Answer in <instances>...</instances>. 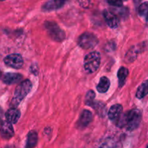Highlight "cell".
Returning a JSON list of instances; mask_svg holds the SVG:
<instances>
[{"label":"cell","instance_id":"cell-1","mask_svg":"<svg viewBox=\"0 0 148 148\" xmlns=\"http://www.w3.org/2000/svg\"><path fill=\"white\" fill-rule=\"evenodd\" d=\"M120 121V125H125L129 131H133L140 126L142 120V113L138 109H132L128 111Z\"/></svg>","mask_w":148,"mask_h":148},{"label":"cell","instance_id":"cell-2","mask_svg":"<svg viewBox=\"0 0 148 148\" xmlns=\"http://www.w3.org/2000/svg\"><path fill=\"white\" fill-rule=\"evenodd\" d=\"M32 89V82L29 79H25L20 83L16 88L14 97L11 101V106L13 108L18 106L22 101L27 96Z\"/></svg>","mask_w":148,"mask_h":148},{"label":"cell","instance_id":"cell-3","mask_svg":"<svg viewBox=\"0 0 148 148\" xmlns=\"http://www.w3.org/2000/svg\"><path fill=\"white\" fill-rule=\"evenodd\" d=\"M101 64V54L98 51H92L87 54L84 59V68L88 73L96 72Z\"/></svg>","mask_w":148,"mask_h":148},{"label":"cell","instance_id":"cell-4","mask_svg":"<svg viewBox=\"0 0 148 148\" xmlns=\"http://www.w3.org/2000/svg\"><path fill=\"white\" fill-rule=\"evenodd\" d=\"M44 27L51 38L56 41L61 42L64 40L66 37L65 32L53 21H46L44 23Z\"/></svg>","mask_w":148,"mask_h":148},{"label":"cell","instance_id":"cell-5","mask_svg":"<svg viewBox=\"0 0 148 148\" xmlns=\"http://www.w3.org/2000/svg\"><path fill=\"white\" fill-rule=\"evenodd\" d=\"M98 43V39L95 34L89 32L84 33L78 39V44L83 49H92Z\"/></svg>","mask_w":148,"mask_h":148},{"label":"cell","instance_id":"cell-6","mask_svg":"<svg viewBox=\"0 0 148 148\" xmlns=\"http://www.w3.org/2000/svg\"><path fill=\"white\" fill-rule=\"evenodd\" d=\"M4 64L10 67L19 69L23 66V59L18 53H12L6 56L4 59Z\"/></svg>","mask_w":148,"mask_h":148},{"label":"cell","instance_id":"cell-7","mask_svg":"<svg viewBox=\"0 0 148 148\" xmlns=\"http://www.w3.org/2000/svg\"><path fill=\"white\" fill-rule=\"evenodd\" d=\"M14 132L12 125L7 121H0V134L5 140H10L14 136Z\"/></svg>","mask_w":148,"mask_h":148},{"label":"cell","instance_id":"cell-8","mask_svg":"<svg viewBox=\"0 0 148 148\" xmlns=\"http://www.w3.org/2000/svg\"><path fill=\"white\" fill-rule=\"evenodd\" d=\"M103 17L108 26L111 28H116L119 25V18L116 14L110 10H105L103 11Z\"/></svg>","mask_w":148,"mask_h":148},{"label":"cell","instance_id":"cell-9","mask_svg":"<svg viewBox=\"0 0 148 148\" xmlns=\"http://www.w3.org/2000/svg\"><path fill=\"white\" fill-rule=\"evenodd\" d=\"M68 0H49L45 3L42 7V10L44 12H51L61 9L66 4Z\"/></svg>","mask_w":148,"mask_h":148},{"label":"cell","instance_id":"cell-10","mask_svg":"<svg viewBox=\"0 0 148 148\" xmlns=\"http://www.w3.org/2000/svg\"><path fill=\"white\" fill-rule=\"evenodd\" d=\"M92 114L91 113V111H90L89 110L85 109L81 113L80 116H79V119L78 120L77 125V127L79 129L85 128L92 121Z\"/></svg>","mask_w":148,"mask_h":148},{"label":"cell","instance_id":"cell-11","mask_svg":"<svg viewBox=\"0 0 148 148\" xmlns=\"http://www.w3.org/2000/svg\"><path fill=\"white\" fill-rule=\"evenodd\" d=\"M123 107L120 104H115L109 108L108 112V118L112 121H118L122 114Z\"/></svg>","mask_w":148,"mask_h":148},{"label":"cell","instance_id":"cell-12","mask_svg":"<svg viewBox=\"0 0 148 148\" xmlns=\"http://www.w3.org/2000/svg\"><path fill=\"white\" fill-rule=\"evenodd\" d=\"M23 79V76L18 73H6L2 78L4 83L7 85H13L20 82Z\"/></svg>","mask_w":148,"mask_h":148},{"label":"cell","instance_id":"cell-13","mask_svg":"<svg viewBox=\"0 0 148 148\" xmlns=\"http://www.w3.org/2000/svg\"><path fill=\"white\" fill-rule=\"evenodd\" d=\"M20 111L15 108H12L9 109L5 114V118L8 122L10 124H16L20 118Z\"/></svg>","mask_w":148,"mask_h":148},{"label":"cell","instance_id":"cell-14","mask_svg":"<svg viewBox=\"0 0 148 148\" xmlns=\"http://www.w3.org/2000/svg\"><path fill=\"white\" fill-rule=\"evenodd\" d=\"M110 87V80L106 77H102L97 86V90L101 93H104L108 91Z\"/></svg>","mask_w":148,"mask_h":148},{"label":"cell","instance_id":"cell-15","mask_svg":"<svg viewBox=\"0 0 148 148\" xmlns=\"http://www.w3.org/2000/svg\"><path fill=\"white\" fill-rule=\"evenodd\" d=\"M38 143V134L35 131H30L27 134L26 148H33Z\"/></svg>","mask_w":148,"mask_h":148},{"label":"cell","instance_id":"cell-16","mask_svg":"<svg viewBox=\"0 0 148 148\" xmlns=\"http://www.w3.org/2000/svg\"><path fill=\"white\" fill-rule=\"evenodd\" d=\"M129 70L127 68L124 67V66H121L119 68L117 73V76H118L119 79V86L120 88L123 86L125 83L126 79H127V76H128Z\"/></svg>","mask_w":148,"mask_h":148},{"label":"cell","instance_id":"cell-17","mask_svg":"<svg viewBox=\"0 0 148 148\" xmlns=\"http://www.w3.org/2000/svg\"><path fill=\"white\" fill-rule=\"evenodd\" d=\"M148 95V79L143 82L138 88L136 93V97L138 99H142Z\"/></svg>","mask_w":148,"mask_h":148},{"label":"cell","instance_id":"cell-18","mask_svg":"<svg viewBox=\"0 0 148 148\" xmlns=\"http://www.w3.org/2000/svg\"><path fill=\"white\" fill-rule=\"evenodd\" d=\"M92 108L95 109L97 114L101 116H104L106 114V105L102 102L100 101H95L94 105L92 106Z\"/></svg>","mask_w":148,"mask_h":148},{"label":"cell","instance_id":"cell-19","mask_svg":"<svg viewBox=\"0 0 148 148\" xmlns=\"http://www.w3.org/2000/svg\"><path fill=\"white\" fill-rule=\"evenodd\" d=\"M95 93L93 90H89L87 92L86 95H85V104L87 106L92 107V106L95 103Z\"/></svg>","mask_w":148,"mask_h":148},{"label":"cell","instance_id":"cell-20","mask_svg":"<svg viewBox=\"0 0 148 148\" xmlns=\"http://www.w3.org/2000/svg\"><path fill=\"white\" fill-rule=\"evenodd\" d=\"M139 14L142 17H144L145 18L146 21L148 22V1L143 3L139 7Z\"/></svg>","mask_w":148,"mask_h":148},{"label":"cell","instance_id":"cell-21","mask_svg":"<svg viewBox=\"0 0 148 148\" xmlns=\"http://www.w3.org/2000/svg\"><path fill=\"white\" fill-rule=\"evenodd\" d=\"M81 7L84 8H89L92 4V0H76Z\"/></svg>","mask_w":148,"mask_h":148},{"label":"cell","instance_id":"cell-22","mask_svg":"<svg viewBox=\"0 0 148 148\" xmlns=\"http://www.w3.org/2000/svg\"><path fill=\"white\" fill-rule=\"evenodd\" d=\"M98 148H116L115 145L110 140H106L103 142V143L99 145Z\"/></svg>","mask_w":148,"mask_h":148},{"label":"cell","instance_id":"cell-23","mask_svg":"<svg viewBox=\"0 0 148 148\" xmlns=\"http://www.w3.org/2000/svg\"><path fill=\"white\" fill-rule=\"evenodd\" d=\"M107 2L111 6L117 7H121L122 6V0H107Z\"/></svg>","mask_w":148,"mask_h":148},{"label":"cell","instance_id":"cell-24","mask_svg":"<svg viewBox=\"0 0 148 148\" xmlns=\"http://www.w3.org/2000/svg\"><path fill=\"white\" fill-rule=\"evenodd\" d=\"M3 117V110L0 108V121H1V118Z\"/></svg>","mask_w":148,"mask_h":148},{"label":"cell","instance_id":"cell-25","mask_svg":"<svg viewBox=\"0 0 148 148\" xmlns=\"http://www.w3.org/2000/svg\"><path fill=\"white\" fill-rule=\"evenodd\" d=\"M1 70H0V77H1Z\"/></svg>","mask_w":148,"mask_h":148},{"label":"cell","instance_id":"cell-26","mask_svg":"<svg viewBox=\"0 0 148 148\" xmlns=\"http://www.w3.org/2000/svg\"><path fill=\"white\" fill-rule=\"evenodd\" d=\"M0 1H4V0H0Z\"/></svg>","mask_w":148,"mask_h":148},{"label":"cell","instance_id":"cell-27","mask_svg":"<svg viewBox=\"0 0 148 148\" xmlns=\"http://www.w3.org/2000/svg\"><path fill=\"white\" fill-rule=\"evenodd\" d=\"M147 148H148V145H147Z\"/></svg>","mask_w":148,"mask_h":148}]
</instances>
